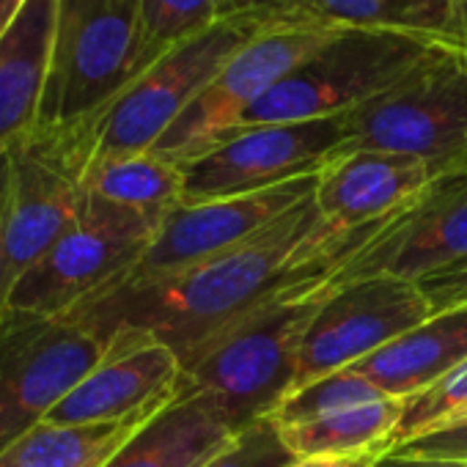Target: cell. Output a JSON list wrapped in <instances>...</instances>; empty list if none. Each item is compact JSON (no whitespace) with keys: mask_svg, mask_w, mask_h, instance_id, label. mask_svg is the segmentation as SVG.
Wrapping results in <instances>:
<instances>
[{"mask_svg":"<svg viewBox=\"0 0 467 467\" xmlns=\"http://www.w3.org/2000/svg\"><path fill=\"white\" fill-rule=\"evenodd\" d=\"M58 0H26L0 31V157L39 127L50 78Z\"/></svg>","mask_w":467,"mask_h":467,"instance_id":"e0dca14e","label":"cell"},{"mask_svg":"<svg viewBox=\"0 0 467 467\" xmlns=\"http://www.w3.org/2000/svg\"><path fill=\"white\" fill-rule=\"evenodd\" d=\"M420 26L426 31L451 34V15H453V0H410Z\"/></svg>","mask_w":467,"mask_h":467,"instance_id":"4dcf8cb0","label":"cell"},{"mask_svg":"<svg viewBox=\"0 0 467 467\" xmlns=\"http://www.w3.org/2000/svg\"><path fill=\"white\" fill-rule=\"evenodd\" d=\"M154 415L110 423H39L0 453V467H105Z\"/></svg>","mask_w":467,"mask_h":467,"instance_id":"ffe728a7","label":"cell"},{"mask_svg":"<svg viewBox=\"0 0 467 467\" xmlns=\"http://www.w3.org/2000/svg\"><path fill=\"white\" fill-rule=\"evenodd\" d=\"M160 223L86 192L78 220L9 289L6 311L64 317L127 275L151 245Z\"/></svg>","mask_w":467,"mask_h":467,"instance_id":"52a82bcc","label":"cell"},{"mask_svg":"<svg viewBox=\"0 0 467 467\" xmlns=\"http://www.w3.org/2000/svg\"><path fill=\"white\" fill-rule=\"evenodd\" d=\"M464 415H467V412H464ZM464 415H459V418H464ZM451 420H453V418H451Z\"/></svg>","mask_w":467,"mask_h":467,"instance_id":"8d00e7d4","label":"cell"},{"mask_svg":"<svg viewBox=\"0 0 467 467\" xmlns=\"http://www.w3.org/2000/svg\"><path fill=\"white\" fill-rule=\"evenodd\" d=\"M140 0H58V23L36 130L94 119L138 78Z\"/></svg>","mask_w":467,"mask_h":467,"instance_id":"8992f818","label":"cell"},{"mask_svg":"<svg viewBox=\"0 0 467 467\" xmlns=\"http://www.w3.org/2000/svg\"><path fill=\"white\" fill-rule=\"evenodd\" d=\"M295 459L297 456L284 442L275 420L265 418L234 434L201 467H286Z\"/></svg>","mask_w":467,"mask_h":467,"instance_id":"4316f807","label":"cell"},{"mask_svg":"<svg viewBox=\"0 0 467 467\" xmlns=\"http://www.w3.org/2000/svg\"><path fill=\"white\" fill-rule=\"evenodd\" d=\"M325 278L314 273L284 286L184 363L192 390L231 431L270 418L292 393L303 338L330 295Z\"/></svg>","mask_w":467,"mask_h":467,"instance_id":"7a4b0ae2","label":"cell"},{"mask_svg":"<svg viewBox=\"0 0 467 467\" xmlns=\"http://www.w3.org/2000/svg\"><path fill=\"white\" fill-rule=\"evenodd\" d=\"M467 360V306L431 314L352 368L385 396L407 401Z\"/></svg>","mask_w":467,"mask_h":467,"instance_id":"ac0fdd59","label":"cell"},{"mask_svg":"<svg viewBox=\"0 0 467 467\" xmlns=\"http://www.w3.org/2000/svg\"><path fill=\"white\" fill-rule=\"evenodd\" d=\"M404 401L382 396L358 407H347L297 426H278L284 442L297 459L308 456H352L385 453L401 420Z\"/></svg>","mask_w":467,"mask_h":467,"instance_id":"7402d4cb","label":"cell"},{"mask_svg":"<svg viewBox=\"0 0 467 467\" xmlns=\"http://www.w3.org/2000/svg\"><path fill=\"white\" fill-rule=\"evenodd\" d=\"M462 259H467V160L437 173L382 220L325 284L330 292L377 275L418 284Z\"/></svg>","mask_w":467,"mask_h":467,"instance_id":"8fae6325","label":"cell"},{"mask_svg":"<svg viewBox=\"0 0 467 467\" xmlns=\"http://www.w3.org/2000/svg\"><path fill=\"white\" fill-rule=\"evenodd\" d=\"M113 338L75 317L0 319V453L47 415L108 358Z\"/></svg>","mask_w":467,"mask_h":467,"instance_id":"ba28073f","label":"cell"},{"mask_svg":"<svg viewBox=\"0 0 467 467\" xmlns=\"http://www.w3.org/2000/svg\"><path fill=\"white\" fill-rule=\"evenodd\" d=\"M278 12L284 9L223 15L214 26L154 61L94 119L64 130L83 149L88 165L97 160L151 151L231 56L248 45Z\"/></svg>","mask_w":467,"mask_h":467,"instance_id":"3957f363","label":"cell"},{"mask_svg":"<svg viewBox=\"0 0 467 467\" xmlns=\"http://www.w3.org/2000/svg\"><path fill=\"white\" fill-rule=\"evenodd\" d=\"M434 311L418 284L377 275L330 292L303 338L295 388L352 368Z\"/></svg>","mask_w":467,"mask_h":467,"instance_id":"4fadbf2b","label":"cell"},{"mask_svg":"<svg viewBox=\"0 0 467 467\" xmlns=\"http://www.w3.org/2000/svg\"><path fill=\"white\" fill-rule=\"evenodd\" d=\"M9 289L78 220L88 160L64 130H36L9 151Z\"/></svg>","mask_w":467,"mask_h":467,"instance_id":"7c38bea8","label":"cell"},{"mask_svg":"<svg viewBox=\"0 0 467 467\" xmlns=\"http://www.w3.org/2000/svg\"><path fill=\"white\" fill-rule=\"evenodd\" d=\"M317 179L319 173L248 195L179 203L160 223L151 245L127 273V278H160L182 273L254 240L292 206L314 195Z\"/></svg>","mask_w":467,"mask_h":467,"instance_id":"5bb4252c","label":"cell"},{"mask_svg":"<svg viewBox=\"0 0 467 467\" xmlns=\"http://www.w3.org/2000/svg\"><path fill=\"white\" fill-rule=\"evenodd\" d=\"M464 412H467V360L459 368H453L448 377H442L434 388L404 401V412L388 451Z\"/></svg>","mask_w":467,"mask_h":467,"instance_id":"d4e9b609","label":"cell"},{"mask_svg":"<svg viewBox=\"0 0 467 467\" xmlns=\"http://www.w3.org/2000/svg\"><path fill=\"white\" fill-rule=\"evenodd\" d=\"M292 6L344 28H412L426 31L410 0H295ZM440 34V31H437Z\"/></svg>","mask_w":467,"mask_h":467,"instance_id":"484cf974","label":"cell"},{"mask_svg":"<svg viewBox=\"0 0 467 467\" xmlns=\"http://www.w3.org/2000/svg\"><path fill=\"white\" fill-rule=\"evenodd\" d=\"M371 467H467L462 462H445V459H429V456H412L401 451H385L377 456Z\"/></svg>","mask_w":467,"mask_h":467,"instance_id":"1f68e13d","label":"cell"},{"mask_svg":"<svg viewBox=\"0 0 467 467\" xmlns=\"http://www.w3.org/2000/svg\"><path fill=\"white\" fill-rule=\"evenodd\" d=\"M292 6L289 0H220L223 15H237V12H273Z\"/></svg>","mask_w":467,"mask_h":467,"instance_id":"836d02e7","label":"cell"},{"mask_svg":"<svg viewBox=\"0 0 467 467\" xmlns=\"http://www.w3.org/2000/svg\"><path fill=\"white\" fill-rule=\"evenodd\" d=\"M456 39L462 36L412 28H344L267 91L234 130L355 113Z\"/></svg>","mask_w":467,"mask_h":467,"instance_id":"277c9868","label":"cell"},{"mask_svg":"<svg viewBox=\"0 0 467 467\" xmlns=\"http://www.w3.org/2000/svg\"><path fill=\"white\" fill-rule=\"evenodd\" d=\"M423 157L440 171L467 160V39L349 113V146ZM344 149V151H347Z\"/></svg>","mask_w":467,"mask_h":467,"instance_id":"9c48e42d","label":"cell"},{"mask_svg":"<svg viewBox=\"0 0 467 467\" xmlns=\"http://www.w3.org/2000/svg\"><path fill=\"white\" fill-rule=\"evenodd\" d=\"M390 451L412 453V456H429V459H445V462H462L467 464V415L445 420L404 445H396Z\"/></svg>","mask_w":467,"mask_h":467,"instance_id":"83f0119b","label":"cell"},{"mask_svg":"<svg viewBox=\"0 0 467 467\" xmlns=\"http://www.w3.org/2000/svg\"><path fill=\"white\" fill-rule=\"evenodd\" d=\"M368 237L371 231L333 237L308 195L254 240L182 273L121 275L67 317L108 338L116 330L149 336L173 349L184 366L203 344L284 286L314 273H336Z\"/></svg>","mask_w":467,"mask_h":467,"instance_id":"6da1fadb","label":"cell"},{"mask_svg":"<svg viewBox=\"0 0 467 467\" xmlns=\"http://www.w3.org/2000/svg\"><path fill=\"white\" fill-rule=\"evenodd\" d=\"M23 6H26V0H0V31H4L17 17V12Z\"/></svg>","mask_w":467,"mask_h":467,"instance_id":"d590c367","label":"cell"},{"mask_svg":"<svg viewBox=\"0 0 467 467\" xmlns=\"http://www.w3.org/2000/svg\"><path fill=\"white\" fill-rule=\"evenodd\" d=\"M451 34L467 39V0H453V15H451Z\"/></svg>","mask_w":467,"mask_h":467,"instance_id":"e575fe53","label":"cell"},{"mask_svg":"<svg viewBox=\"0 0 467 467\" xmlns=\"http://www.w3.org/2000/svg\"><path fill=\"white\" fill-rule=\"evenodd\" d=\"M379 453H352V456H308L295 459L286 467H371Z\"/></svg>","mask_w":467,"mask_h":467,"instance_id":"d6a6232c","label":"cell"},{"mask_svg":"<svg viewBox=\"0 0 467 467\" xmlns=\"http://www.w3.org/2000/svg\"><path fill=\"white\" fill-rule=\"evenodd\" d=\"M86 192L162 223L184 203V168L154 151L97 160L86 171Z\"/></svg>","mask_w":467,"mask_h":467,"instance_id":"44dd1931","label":"cell"},{"mask_svg":"<svg viewBox=\"0 0 467 467\" xmlns=\"http://www.w3.org/2000/svg\"><path fill=\"white\" fill-rule=\"evenodd\" d=\"M344 26L325 23L289 6L278 12L248 45H243L198 99L154 143V154L184 165L231 132L240 119L286 75L333 42Z\"/></svg>","mask_w":467,"mask_h":467,"instance_id":"5b68a950","label":"cell"},{"mask_svg":"<svg viewBox=\"0 0 467 467\" xmlns=\"http://www.w3.org/2000/svg\"><path fill=\"white\" fill-rule=\"evenodd\" d=\"M234 434L192 388L157 412L105 467H201Z\"/></svg>","mask_w":467,"mask_h":467,"instance_id":"d6986e66","label":"cell"},{"mask_svg":"<svg viewBox=\"0 0 467 467\" xmlns=\"http://www.w3.org/2000/svg\"><path fill=\"white\" fill-rule=\"evenodd\" d=\"M437 173L442 171L423 157L347 149L319 171L314 201L333 237H352L399 212Z\"/></svg>","mask_w":467,"mask_h":467,"instance_id":"2e32d148","label":"cell"},{"mask_svg":"<svg viewBox=\"0 0 467 467\" xmlns=\"http://www.w3.org/2000/svg\"><path fill=\"white\" fill-rule=\"evenodd\" d=\"M223 17L220 0H140L138 75Z\"/></svg>","mask_w":467,"mask_h":467,"instance_id":"603a6c76","label":"cell"},{"mask_svg":"<svg viewBox=\"0 0 467 467\" xmlns=\"http://www.w3.org/2000/svg\"><path fill=\"white\" fill-rule=\"evenodd\" d=\"M418 286L426 295L434 314L467 306V259L437 270L434 275L418 281Z\"/></svg>","mask_w":467,"mask_h":467,"instance_id":"f1b7e54d","label":"cell"},{"mask_svg":"<svg viewBox=\"0 0 467 467\" xmlns=\"http://www.w3.org/2000/svg\"><path fill=\"white\" fill-rule=\"evenodd\" d=\"M385 393L379 388H374L366 377H360L355 368H341L333 371L322 379H314L303 388H297L295 393H289L281 407L270 415L275 420V426H297V423H308L317 420L322 415L347 410V407H358L374 399H382Z\"/></svg>","mask_w":467,"mask_h":467,"instance_id":"cb8c5ba5","label":"cell"},{"mask_svg":"<svg viewBox=\"0 0 467 467\" xmlns=\"http://www.w3.org/2000/svg\"><path fill=\"white\" fill-rule=\"evenodd\" d=\"M349 146V113L240 127L184 162V203L248 195L319 173Z\"/></svg>","mask_w":467,"mask_h":467,"instance_id":"30bf717a","label":"cell"},{"mask_svg":"<svg viewBox=\"0 0 467 467\" xmlns=\"http://www.w3.org/2000/svg\"><path fill=\"white\" fill-rule=\"evenodd\" d=\"M289 4H295V0H289Z\"/></svg>","mask_w":467,"mask_h":467,"instance_id":"74e56055","label":"cell"},{"mask_svg":"<svg viewBox=\"0 0 467 467\" xmlns=\"http://www.w3.org/2000/svg\"><path fill=\"white\" fill-rule=\"evenodd\" d=\"M9 192H12V171H9V154H6V157H0V319L6 314V300H9V254H6Z\"/></svg>","mask_w":467,"mask_h":467,"instance_id":"f546056e","label":"cell"},{"mask_svg":"<svg viewBox=\"0 0 467 467\" xmlns=\"http://www.w3.org/2000/svg\"><path fill=\"white\" fill-rule=\"evenodd\" d=\"M108 358L47 415L45 423H110L171 407L192 385L165 344L116 330Z\"/></svg>","mask_w":467,"mask_h":467,"instance_id":"9a60e30c","label":"cell"}]
</instances>
